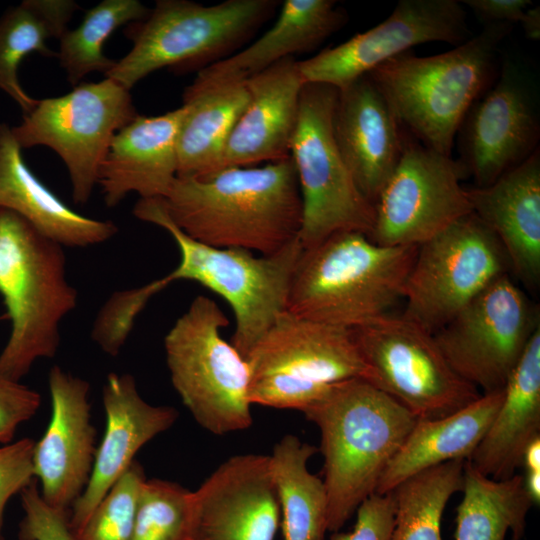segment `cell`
<instances>
[{
	"mask_svg": "<svg viewBox=\"0 0 540 540\" xmlns=\"http://www.w3.org/2000/svg\"><path fill=\"white\" fill-rule=\"evenodd\" d=\"M162 205L186 235L208 246L269 256L298 238L302 200L291 157L176 177Z\"/></svg>",
	"mask_w": 540,
	"mask_h": 540,
	"instance_id": "cell-1",
	"label": "cell"
},
{
	"mask_svg": "<svg viewBox=\"0 0 540 540\" xmlns=\"http://www.w3.org/2000/svg\"><path fill=\"white\" fill-rule=\"evenodd\" d=\"M321 434L327 531L337 532L379 480L418 418L365 379L331 384L302 410Z\"/></svg>",
	"mask_w": 540,
	"mask_h": 540,
	"instance_id": "cell-2",
	"label": "cell"
},
{
	"mask_svg": "<svg viewBox=\"0 0 540 540\" xmlns=\"http://www.w3.org/2000/svg\"><path fill=\"white\" fill-rule=\"evenodd\" d=\"M512 25L486 24L452 50L420 57L399 54L367 75L424 146L451 156L456 133L471 106L495 79L498 47Z\"/></svg>",
	"mask_w": 540,
	"mask_h": 540,
	"instance_id": "cell-3",
	"label": "cell"
},
{
	"mask_svg": "<svg viewBox=\"0 0 540 540\" xmlns=\"http://www.w3.org/2000/svg\"><path fill=\"white\" fill-rule=\"evenodd\" d=\"M417 246H383L360 232H338L303 249L285 311L346 329L387 314L403 298Z\"/></svg>",
	"mask_w": 540,
	"mask_h": 540,
	"instance_id": "cell-4",
	"label": "cell"
},
{
	"mask_svg": "<svg viewBox=\"0 0 540 540\" xmlns=\"http://www.w3.org/2000/svg\"><path fill=\"white\" fill-rule=\"evenodd\" d=\"M65 264L61 245L0 209V295L11 322L0 375L20 382L38 359L56 355L60 323L78 298Z\"/></svg>",
	"mask_w": 540,
	"mask_h": 540,
	"instance_id": "cell-5",
	"label": "cell"
},
{
	"mask_svg": "<svg viewBox=\"0 0 540 540\" xmlns=\"http://www.w3.org/2000/svg\"><path fill=\"white\" fill-rule=\"evenodd\" d=\"M133 214L165 229L175 240L180 261L164 276L171 283L192 280L215 292L232 308L235 331L231 344L244 357L285 311L292 276L303 248L295 239L269 256L239 248L200 243L178 228L160 198L139 199Z\"/></svg>",
	"mask_w": 540,
	"mask_h": 540,
	"instance_id": "cell-6",
	"label": "cell"
},
{
	"mask_svg": "<svg viewBox=\"0 0 540 540\" xmlns=\"http://www.w3.org/2000/svg\"><path fill=\"white\" fill-rule=\"evenodd\" d=\"M277 5L273 0H226L210 6L158 0L145 18L127 25L124 33L132 48L105 77L131 91L162 68L199 71L238 48Z\"/></svg>",
	"mask_w": 540,
	"mask_h": 540,
	"instance_id": "cell-7",
	"label": "cell"
},
{
	"mask_svg": "<svg viewBox=\"0 0 540 540\" xmlns=\"http://www.w3.org/2000/svg\"><path fill=\"white\" fill-rule=\"evenodd\" d=\"M228 319L218 304L200 295L164 339L173 387L196 422L215 435L252 424L246 359L224 340Z\"/></svg>",
	"mask_w": 540,
	"mask_h": 540,
	"instance_id": "cell-8",
	"label": "cell"
},
{
	"mask_svg": "<svg viewBox=\"0 0 540 540\" xmlns=\"http://www.w3.org/2000/svg\"><path fill=\"white\" fill-rule=\"evenodd\" d=\"M337 95V88L322 83H305L300 94L290 157L302 200L303 249L338 232L369 237L374 225V206L356 185L333 135Z\"/></svg>",
	"mask_w": 540,
	"mask_h": 540,
	"instance_id": "cell-9",
	"label": "cell"
},
{
	"mask_svg": "<svg viewBox=\"0 0 540 540\" xmlns=\"http://www.w3.org/2000/svg\"><path fill=\"white\" fill-rule=\"evenodd\" d=\"M137 115L130 90L105 77L81 82L64 95L37 100L11 131L22 150L52 149L67 168L73 201L85 204L112 139Z\"/></svg>",
	"mask_w": 540,
	"mask_h": 540,
	"instance_id": "cell-10",
	"label": "cell"
},
{
	"mask_svg": "<svg viewBox=\"0 0 540 540\" xmlns=\"http://www.w3.org/2000/svg\"><path fill=\"white\" fill-rule=\"evenodd\" d=\"M350 330L370 383L418 419L450 415L481 396L451 368L434 334L403 315L387 313Z\"/></svg>",
	"mask_w": 540,
	"mask_h": 540,
	"instance_id": "cell-11",
	"label": "cell"
},
{
	"mask_svg": "<svg viewBox=\"0 0 540 540\" xmlns=\"http://www.w3.org/2000/svg\"><path fill=\"white\" fill-rule=\"evenodd\" d=\"M509 269L500 242L472 212L418 246L402 315L434 334Z\"/></svg>",
	"mask_w": 540,
	"mask_h": 540,
	"instance_id": "cell-12",
	"label": "cell"
},
{
	"mask_svg": "<svg viewBox=\"0 0 540 540\" xmlns=\"http://www.w3.org/2000/svg\"><path fill=\"white\" fill-rule=\"evenodd\" d=\"M539 318L524 292L505 274L434 333L451 368L482 390L501 391L521 359Z\"/></svg>",
	"mask_w": 540,
	"mask_h": 540,
	"instance_id": "cell-13",
	"label": "cell"
},
{
	"mask_svg": "<svg viewBox=\"0 0 540 540\" xmlns=\"http://www.w3.org/2000/svg\"><path fill=\"white\" fill-rule=\"evenodd\" d=\"M457 160L404 136L401 156L374 202L369 238L383 246H419L472 213Z\"/></svg>",
	"mask_w": 540,
	"mask_h": 540,
	"instance_id": "cell-14",
	"label": "cell"
},
{
	"mask_svg": "<svg viewBox=\"0 0 540 540\" xmlns=\"http://www.w3.org/2000/svg\"><path fill=\"white\" fill-rule=\"evenodd\" d=\"M250 380L304 400L327 388L372 375L351 330L296 317L284 311L246 356Z\"/></svg>",
	"mask_w": 540,
	"mask_h": 540,
	"instance_id": "cell-15",
	"label": "cell"
},
{
	"mask_svg": "<svg viewBox=\"0 0 540 540\" xmlns=\"http://www.w3.org/2000/svg\"><path fill=\"white\" fill-rule=\"evenodd\" d=\"M467 15L456 0H400L392 13L371 29L298 61L304 83L342 89L411 47L434 41H467Z\"/></svg>",
	"mask_w": 540,
	"mask_h": 540,
	"instance_id": "cell-16",
	"label": "cell"
},
{
	"mask_svg": "<svg viewBox=\"0 0 540 540\" xmlns=\"http://www.w3.org/2000/svg\"><path fill=\"white\" fill-rule=\"evenodd\" d=\"M488 90L471 106L461 130L465 174L485 187L538 149L540 123L536 98L520 67L506 61Z\"/></svg>",
	"mask_w": 540,
	"mask_h": 540,
	"instance_id": "cell-17",
	"label": "cell"
},
{
	"mask_svg": "<svg viewBox=\"0 0 540 540\" xmlns=\"http://www.w3.org/2000/svg\"><path fill=\"white\" fill-rule=\"evenodd\" d=\"M280 520L269 455H235L193 491L192 540H274Z\"/></svg>",
	"mask_w": 540,
	"mask_h": 540,
	"instance_id": "cell-18",
	"label": "cell"
},
{
	"mask_svg": "<svg viewBox=\"0 0 540 540\" xmlns=\"http://www.w3.org/2000/svg\"><path fill=\"white\" fill-rule=\"evenodd\" d=\"M48 385L51 418L34 445V476L40 480V494L49 506L71 512L89 482L97 450L90 387L59 366L51 368Z\"/></svg>",
	"mask_w": 540,
	"mask_h": 540,
	"instance_id": "cell-19",
	"label": "cell"
},
{
	"mask_svg": "<svg viewBox=\"0 0 540 540\" xmlns=\"http://www.w3.org/2000/svg\"><path fill=\"white\" fill-rule=\"evenodd\" d=\"M106 425L97 447L89 482L71 509L69 528L77 532L116 481L134 461L135 454L177 420L171 406L147 403L130 374L110 373L103 387Z\"/></svg>",
	"mask_w": 540,
	"mask_h": 540,
	"instance_id": "cell-20",
	"label": "cell"
},
{
	"mask_svg": "<svg viewBox=\"0 0 540 540\" xmlns=\"http://www.w3.org/2000/svg\"><path fill=\"white\" fill-rule=\"evenodd\" d=\"M400 122L368 75L338 89L333 135L362 194L373 204L403 149Z\"/></svg>",
	"mask_w": 540,
	"mask_h": 540,
	"instance_id": "cell-21",
	"label": "cell"
},
{
	"mask_svg": "<svg viewBox=\"0 0 540 540\" xmlns=\"http://www.w3.org/2000/svg\"><path fill=\"white\" fill-rule=\"evenodd\" d=\"M186 113L181 107L158 116L137 115L112 139L98 172L108 207L129 193L162 198L177 177V138Z\"/></svg>",
	"mask_w": 540,
	"mask_h": 540,
	"instance_id": "cell-22",
	"label": "cell"
},
{
	"mask_svg": "<svg viewBox=\"0 0 540 540\" xmlns=\"http://www.w3.org/2000/svg\"><path fill=\"white\" fill-rule=\"evenodd\" d=\"M250 100L225 148L223 169L290 157L300 94L298 61L285 58L244 80Z\"/></svg>",
	"mask_w": 540,
	"mask_h": 540,
	"instance_id": "cell-23",
	"label": "cell"
},
{
	"mask_svg": "<svg viewBox=\"0 0 540 540\" xmlns=\"http://www.w3.org/2000/svg\"><path fill=\"white\" fill-rule=\"evenodd\" d=\"M472 212L500 242L510 269L529 286L540 280V153L485 187L467 189Z\"/></svg>",
	"mask_w": 540,
	"mask_h": 540,
	"instance_id": "cell-24",
	"label": "cell"
},
{
	"mask_svg": "<svg viewBox=\"0 0 540 540\" xmlns=\"http://www.w3.org/2000/svg\"><path fill=\"white\" fill-rule=\"evenodd\" d=\"M0 209L19 215L62 247L100 244L118 232L113 222L83 216L51 192L25 163L7 123H0Z\"/></svg>",
	"mask_w": 540,
	"mask_h": 540,
	"instance_id": "cell-25",
	"label": "cell"
},
{
	"mask_svg": "<svg viewBox=\"0 0 540 540\" xmlns=\"http://www.w3.org/2000/svg\"><path fill=\"white\" fill-rule=\"evenodd\" d=\"M540 437V326L503 389V400L480 443L466 460L496 480L522 466L527 445Z\"/></svg>",
	"mask_w": 540,
	"mask_h": 540,
	"instance_id": "cell-26",
	"label": "cell"
},
{
	"mask_svg": "<svg viewBox=\"0 0 540 540\" xmlns=\"http://www.w3.org/2000/svg\"><path fill=\"white\" fill-rule=\"evenodd\" d=\"M333 0H285L277 20L251 45L198 71L205 82L243 81L285 58L316 49L347 21Z\"/></svg>",
	"mask_w": 540,
	"mask_h": 540,
	"instance_id": "cell-27",
	"label": "cell"
},
{
	"mask_svg": "<svg viewBox=\"0 0 540 540\" xmlns=\"http://www.w3.org/2000/svg\"><path fill=\"white\" fill-rule=\"evenodd\" d=\"M249 100L244 80L195 79L184 90L186 113L177 138V177L201 178L223 169L228 139Z\"/></svg>",
	"mask_w": 540,
	"mask_h": 540,
	"instance_id": "cell-28",
	"label": "cell"
},
{
	"mask_svg": "<svg viewBox=\"0 0 540 540\" xmlns=\"http://www.w3.org/2000/svg\"><path fill=\"white\" fill-rule=\"evenodd\" d=\"M503 400V390L481 396L458 411L418 419L383 472L377 494L391 492L407 478L452 460H467L488 430Z\"/></svg>",
	"mask_w": 540,
	"mask_h": 540,
	"instance_id": "cell-29",
	"label": "cell"
},
{
	"mask_svg": "<svg viewBox=\"0 0 540 540\" xmlns=\"http://www.w3.org/2000/svg\"><path fill=\"white\" fill-rule=\"evenodd\" d=\"M79 8L72 0H23L0 16V90L29 113L38 99L30 96L19 80V68L30 54L57 56L47 46L51 38L60 39Z\"/></svg>",
	"mask_w": 540,
	"mask_h": 540,
	"instance_id": "cell-30",
	"label": "cell"
},
{
	"mask_svg": "<svg viewBox=\"0 0 540 540\" xmlns=\"http://www.w3.org/2000/svg\"><path fill=\"white\" fill-rule=\"evenodd\" d=\"M316 452L315 446L288 434L269 455L284 540H324L327 532L325 486L307 468L308 460Z\"/></svg>",
	"mask_w": 540,
	"mask_h": 540,
	"instance_id": "cell-31",
	"label": "cell"
},
{
	"mask_svg": "<svg viewBox=\"0 0 540 540\" xmlns=\"http://www.w3.org/2000/svg\"><path fill=\"white\" fill-rule=\"evenodd\" d=\"M462 500L457 507L455 540H522L533 503L523 476L492 479L465 461Z\"/></svg>",
	"mask_w": 540,
	"mask_h": 540,
	"instance_id": "cell-32",
	"label": "cell"
},
{
	"mask_svg": "<svg viewBox=\"0 0 540 540\" xmlns=\"http://www.w3.org/2000/svg\"><path fill=\"white\" fill-rule=\"evenodd\" d=\"M466 460H452L417 473L391 492L395 505L390 540H443L441 521L454 493L461 491Z\"/></svg>",
	"mask_w": 540,
	"mask_h": 540,
	"instance_id": "cell-33",
	"label": "cell"
},
{
	"mask_svg": "<svg viewBox=\"0 0 540 540\" xmlns=\"http://www.w3.org/2000/svg\"><path fill=\"white\" fill-rule=\"evenodd\" d=\"M149 9L138 0H103L84 14L80 24L59 39V65L74 87L92 72L104 76L116 60L104 54V44L118 28L142 20Z\"/></svg>",
	"mask_w": 540,
	"mask_h": 540,
	"instance_id": "cell-34",
	"label": "cell"
},
{
	"mask_svg": "<svg viewBox=\"0 0 540 540\" xmlns=\"http://www.w3.org/2000/svg\"><path fill=\"white\" fill-rule=\"evenodd\" d=\"M193 491L147 479L137 502L132 540H192Z\"/></svg>",
	"mask_w": 540,
	"mask_h": 540,
	"instance_id": "cell-35",
	"label": "cell"
},
{
	"mask_svg": "<svg viewBox=\"0 0 540 540\" xmlns=\"http://www.w3.org/2000/svg\"><path fill=\"white\" fill-rule=\"evenodd\" d=\"M145 473L134 460L94 508L73 540H132L138 497Z\"/></svg>",
	"mask_w": 540,
	"mask_h": 540,
	"instance_id": "cell-36",
	"label": "cell"
},
{
	"mask_svg": "<svg viewBox=\"0 0 540 540\" xmlns=\"http://www.w3.org/2000/svg\"><path fill=\"white\" fill-rule=\"evenodd\" d=\"M20 495L24 517L20 523L19 540H73L69 528L70 512L49 506L35 480Z\"/></svg>",
	"mask_w": 540,
	"mask_h": 540,
	"instance_id": "cell-37",
	"label": "cell"
},
{
	"mask_svg": "<svg viewBox=\"0 0 540 540\" xmlns=\"http://www.w3.org/2000/svg\"><path fill=\"white\" fill-rule=\"evenodd\" d=\"M35 441L22 438L0 447V540L4 510L9 499L34 481L33 451Z\"/></svg>",
	"mask_w": 540,
	"mask_h": 540,
	"instance_id": "cell-38",
	"label": "cell"
},
{
	"mask_svg": "<svg viewBox=\"0 0 540 540\" xmlns=\"http://www.w3.org/2000/svg\"><path fill=\"white\" fill-rule=\"evenodd\" d=\"M352 531L333 532L330 540H390L394 526L395 505L391 493L365 499L356 510Z\"/></svg>",
	"mask_w": 540,
	"mask_h": 540,
	"instance_id": "cell-39",
	"label": "cell"
},
{
	"mask_svg": "<svg viewBox=\"0 0 540 540\" xmlns=\"http://www.w3.org/2000/svg\"><path fill=\"white\" fill-rule=\"evenodd\" d=\"M40 404L37 391L0 375V443H11L18 427L36 414Z\"/></svg>",
	"mask_w": 540,
	"mask_h": 540,
	"instance_id": "cell-40",
	"label": "cell"
},
{
	"mask_svg": "<svg viewBox=\"0 0 540 540\" xmlns=\"http://www.w3.org/2000/svg\"><path fill=\"white\" fill-rule=\"evenodd\" d=\"M468 6L486 24L519 23L524 12L533 5L529 0H464Z\"/></svg>",
	"mask_w": 540,
	"mask_h": 540,
	"instance_id": "cell-41",
	"label": "cell"
},
{
	"mask_svg": "<svg viewBox=\"0 0 540 540\" xmlns=\"http://www.w3.org/2000/svg\"><path fill=\"white\" fill-rule=\"evenodd\" d=\"M526 38L532 41L540 39V7L532 5L525 12L519 22Z\"/></svg>",
	"mask_w": 540,
	"mask_h": 540,
	"instance_id": "cell-42",
	"label": "cell"
},
{
	"mask_svg": "<svg viewBox=\"0 0 540 540\" xmlns=\"http://www.w3.org/2000/svg\"><path fill=\"white\" fill-rule=\"evenodd\" d=\"M522 466L525 472L540 471V437L532 440L525 448Z\"/></svg>",
	"mask_w": 540,
	"mask_h": 540,
	"instance_id": "cell-43",
	"label": "cell"
},
{
	"mask_svg": "<svg viewBox=\"0 0 540 540\" xmlns=\"http://www.w3.org/2000/svg\"><path fill=\"white\" fill-rule=\"evenodd\" d=\"M524 489L533 505L540 503V471L525 472Z\"/></svg>",
	"mask_w": 540,
	"mask_h": 540,
	"instance_id": "cell-44",
	"label": "cell"
}]
</instances>
